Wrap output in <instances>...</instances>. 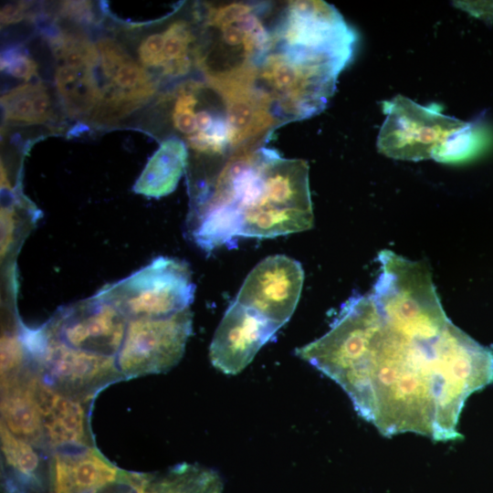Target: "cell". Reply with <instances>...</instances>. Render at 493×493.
Listing matches in <instances>:
<instances>
[{
  "mask_svg": "<svg viewBox=\"0 0 493 493\" xmlns=\"http://www.w3.org/2000/svg\"><path fill=\"white\" fill-rule=\"evenodd\" d=\"M60 13L63 16L76 21L85 22L92 20L91 5L86 1L63 2Z\"/></svg>",
  "mask_w": 493,
  "mask_h": 493,
  "instance_id": "obj_20",
  "label": "cell"
},
{
  "mask_svg": "<svg viewBox=\"0 0 493 493\" xmlns=\"http://www.w3.org/2000/svg\"><path fill=\"white\" fill-rule=\"evenodd\" d=\"M355 31L324 1L274 2L249 89L279 126L322 111L350 64Z\"/></svg>",
  "mask_w": 493,
  "mask_h": 493,
  "instance_id": "obj_2",
  "label": "cell"
},
{
  "mask_svg": "<svg viewBox=\"0 0 493 493\" xmlns=\"http://www.w3.org/2000/svg\"><path fill=\"white\" fill-rule=\"evenodd\" d=\"M52 455L1 425V492L51 493Z\"/></svg>",
  "mask_w": 493,
  "mask_h": 493,
  "instance_id": "obj_11",
  "label": "cell"
},
{
  "mask_svg": "<svg viewBox=\"0 0 493 493\" xmlns=\"http://www.w3.org/2000/svg\"><path fill=\"white\" fill-rule=\"evenodd\" d=\"M12 373L19 378L35 407L46 445L52 453L95 446L90 425L93 401L60 393L42 380L29 362Z\"/></svg>",
  "mask_w": 493,
  "mask_h": 493,
  "instance_id": "obj_8",
  "label": "cell"
},
{
  "mask_svg": "<svg viewBox=\"0 0 493 493\" xmlns=\"http://www.w3.org/2000/svg\"><path fill=\"white\" fill-rule=\"evenodd\" d=\"M58 65L93 69L100 63L97 47L82 33L60 30L49 37Z\"/></svg>",
  "mask_w": 493,
  "mask_h": 493,
  "instance_id": "obj_16",
  "label": "cell"
},
{
  "mask_svg": "<svg viewBox=\"0 0 493 493\" xmlns=\"http://www.w3.org/2000/svg\"><path fill=\"white\" fill-rule=\"evenodd\" d=\"M121 471L96 446L58 450L52 455L51 493H93L115 481Z\"/></svg>",
  "mask_w": 493,
  "mask_h": 493,
  "instance_id": "obj_12",
  "label": "cell"
},
{
  "mask_svg": "<svg viewBox=\"0 0 493 493\" xmlns=\"http://www.w3.org/2000/svg\"><path fill=\"white\" fill-rule=\"evenodd\" d=\"M296 355L334 381L385 437L460 440L467 400L493 383V347L456 327L435 286L422 281L355 293Z\"/></svg>",
  "mask_w": 493,
  "mask_h": 493,
  "instance_id": "obj_1",
  "label": "cell"
},
{
  "mask_svg": "<svg viewBox=\"0 0 493 493\" xmlns=\"http://www.w3.org/2000/svg\"><path fill=\"white\" fill-rule=\"evenodd\" d=\"M127 324L119 309L94 295L61 308L39 330L68 349L118 363Z\"/></svg>",
  "mask_w": 493,
  "mask_h": 493,
  "instance_id": "obj_7",
  "label": "cell"
},
{
  "mask_svg": "<svg viewBox=\"0 0 493 493\" xmlns=\"http://www.w3.org/2000/svg\"><path fill=\"white\" fill-rule=\"evenodd\" d=\"M1 107L5 122L41 124L52 116V101L42 83L18 85L1 97Z\"/></svg>",
  "mask_w": 493,
  "mask_h": 493,
  "instance_id": "obj_15",
  "label": "cell"
},
{
  "mask_svg": "<svg viewBox=\"0 0 493 493\" xmlns=\"http://www.w3.org/2000/svg\"><path fill=\"white\" fill-rule=\"evenodd\" d=\"M303 282L299 261L285 255L270 256L249 272L235 300L281 328L296 309Z\"/></svg>",
  "mask_w": 493,
  "mask_h": 493,
  "instance_id": "obj_9",
  "label": "cell"
},
{
  "mask_svg": "<svg viewBox=\"0 0 493 493\" xmlns=\"http://www.w3.org/2000/svg\"><path fill=\"white\" fill-rule=\"evenodd\" d=\"M92 70L58 65L56 87L66 111L71 117H89L100 100L101 89Z\"/></svg>",
  "mask_w": 493,
  "mask_h": 493,
  "instance_id": "obj_14",
  "label": "cell"
},
{
  "mask_svg": "<svg viewBox=\"0 0 493 493\" xmlns=\"http://www.w3.org/2000/svg\"><path fill=\"white\" fill-rule=\"evenodd\" d=\"M194 290L191 270L184 261L159 257L95 295L132 320L168 317L189 309Z\"/></svg>",
  "mask_w": 493,
  "mask_h": 493,
  "instance_id": "obj_5",
  "label": "cell"
},
{
  "mask_svg": "<svg viewBox=\"0 0 493 493\" xmlns=\"http://www.w3.org/2000/svg\"><path fill=\"white\" fill-rule=\"evenodd\" d=\"M188 165V151L176 137L164 140L137 179L133 191L148 197L165 196L177 186Z\"/></svg>",
  "mask_w": 493,
  "mask_h": 493,
  "instance_id": "obj_13",
  "label": "cell"
},
{
  "mask_svg": "<svg viewBox=\"0 0 493 493\" xmlns=\"http://www.w3.org/2000/svg\"><path fill=\"white\" fill-rule=\"evenodd\" d=\"M192 318L186 309L168 317L128 320L118 354L124 380L166 372L175 366L192 333Z\"/></svg>",
  "mask_w": 493,
  "mask_h": 493,
  "instance_id": "obj_6",
  "label": "cell"
},
{
  "mask_svg": "<svg viewBox=\"0 0 493 493\" xmlns=\"http://www.w3.org/2000/svg\"><path fill=\"white\" fill-rule=\"evenodd\" d=\"M93 493H138L137 472L122 469L115 481L105 485Z\"/></svg>",
  "mask_w": 493,
  "mask_h": 493,
  "instance_id": "obj_19",
  "label": "cell"
},
{
  "mask_svg": "<svg viewBox=\"0 0 493 493\" xmlns=\"http://www.w3.org/2000/svg\"><path fill=\"white\" fill-rule=\"evenodd\" d=\"M386 118L377 139L378 151L396 160L466 159L483 144L474 122L443 114L436 106H422L402 95L383 105Z\"/></svg>",
  "mask_w": 493,
  "mask_h": 493,
  "instance_id": "obj_4",
  "label": "cell"
},
{
  "mask_svg": "<svg viewBox=\"0 0 493 493\" xmlns=\"http://www.w3.org/2000/svg\"><path fill=\"white\" fill-rule=\"evenodd\" d=\"M163 31L145 37L139 47V57L142 64L144 67L156 69L161 74L163 65Z\"/></svg>",
  "mask_w": 493,
  "mask_h": 493,
  "instance_id": "obj_18",
  "label": "cell"
},
{
  "mask_svg": "<svg viewBox=\"0 0 493 493\" xmlns=\"http://www.w3.org/2000/svg\"><path fill=\"white\" fill-rule=\"evenodd\" d=\"M279 329L265 316L234 299L209 347L213 366L225 374L239 373Z\"/></svg>",
  "mask_w": 493,
  "mask_h": 493,
  "instance_id": "obj_10",
  "label": "cell"
},
{
  "mask_svg": "<svg viewBox=\"0 0 493 493\" xmlns=\"http://www.w3.org/2000/svg\"><path fill=\"white\" fill-rule=\"evenodd\" d=\"M1 69L12 77L29 80L37 75V65L21 47L5 48L1 54Z\"/></svg>",
  "mask_w": 493,
  "mask_h": 493,
  "instance_id": "obj_17",
  "label": "cell"
},
{
  "mask_svg": "<svg viewBox=\"0 0 493 493\" xmlns=\"http://www.w3.org/2000/svg\"><path fill=\"white\" fill-rule=\"evenodd\" d=\"M30 6L31 4L24 1L6 4L1 9V24L7 26L21 21L22 19L26 18Z\"/></svg>",
  "mask_w": 493,
  "mask_h": 493,
  "instance_id": "obj_21",
  "label": "cell"
},
{
  "mask_svg": "<svg viewBox=\"0 0 493 493\" xmlns=\"http://www.w3.org/2000/svg\"><path fill=\"white\" fill-rule=\"evenodd\" d=\"M309 165L260 145L235 155L190 206L187 231L206 252L238 237L272 238L313 226Z\"/></svg>",
  "mask_w": 493,
  "mask_h": 493,
  "instance_id": "obj_3",
  "label": "cell"
}]
</instances>
